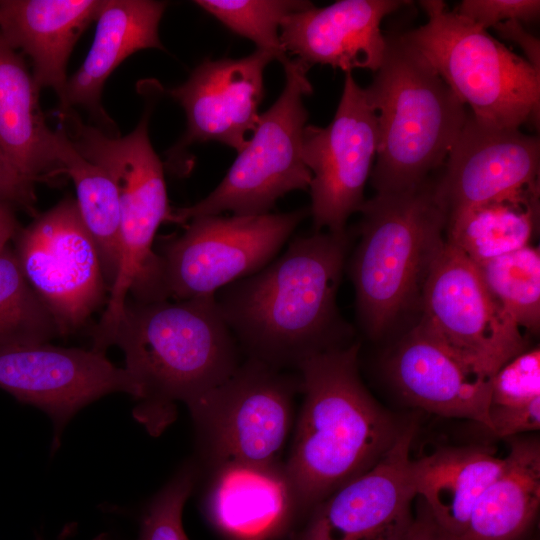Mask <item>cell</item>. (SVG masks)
I'll list each match as a JSON object with an SVG mask.
<instances>
[{
	"mask_svg": "<svg viewBox=\"0 0 540 540\" xmlns=\"http://www.w3.org/2000/svg\"><path fill=\"white\" fill-rule=\"evenodd\" d=\"M14 253L60 336L81 329L108 299L100 257L76 200L66 196L20 228Z\"/></svg>",
	"mask_w": 540,
	"mask_h": 540,
	"instance_id": "11",
	"label": "cell"
},
{
	"mask_svg": "<svg viewBox=\"0 0 540 540\" xmlns=\"http://www.w3.org/2000/svg\"><path fill=\"white\" fill-rule=\"evenodd\" d=\"M441 168L436 193L448 222L482 203L538 185L540 140L518 128L485 124L467 110Z\"/></svg>",
	"mask_w": 540,
	"mask_h": 540,
	"instance_id": "16",
	"label": "cell"
},
{
	"mask_svg": "<svg viewBox=\"0 0 540 540\" xmlns=\"http://www.w3.org/2000/svg\"><path fill=\"white\" fill-rule=\"evenodd\" d=\"M501 472L485 488L459 540H520L540 505L538 438H509Z\"/></svg>",
	"mask_w": 540,
	"mask_h": 540,
	"instance_id": "25",
	"label": "cell"
},
{
	"mask_svg": "<svg viewBox=\"0 0 540 540\" xmlns=\"http://www.w3.org/2000/svg\"><path fill=\"white\" fill-rule=\"evenodd\" d=\"M388 371L399 392L414 405L440 416L474 421L491 431L488 407L493 376L419 324L395 347Z\"/></svg>",
	"mask_w": 540,
	"mask_h": 540,
	"instance_id": "19",
	"label": "cell"
},
{
	"mask_svg": "<svg viewBox=\"0 0 540 540\" xmlns=\"http://www.w3.org/2000/svg\"><path fill=\"white\" fill-rule=\"evenodd\" d=\"M71 529L72 528L70 526H68V528L66 527L61 533L59 540H64L65 538H67L70 535Z\"/></svg>",
	"mask_w": 540,
	"mask_h": 540,
	"instance_id": "38",
	"label": "cell"
},
{
	"mask_svg": "<svg viewBox=\"0 0 540 540\" xmlns=\"http://www.w3.org/2000/svg\"><path fill=\"white\" fill-rule=\"evenodd\" d=\"M303 208L278 214L188 221L184 232L163 241L128 297L141 301L186 300L215 295L275 259L301 221Z\"/></svg>",
	"mask_w": 540,
	"mask_h": 540,
	"instance_id": "7",
	"label": "cell"
},
{
	"mask_svg": "<svg viewBox=\"0 0 540 540\" xmlns=\"http://www.w3.org/2000/svg\"><path fill=\"white\" fill-rule=\"evenodd\" d=\"M58 159L76 191L81 220L93 239L110 291L120 264L121 207L117 187L98 165L84 158L65 132L55 130Z\"/></svg>",
	"mask_w": 540,
	"mask_h": 540,
	"instance_id": "27",
	"label": "cell"
},
{
	"mask_svg": "<svg viewBox=\"0 0 540 540\" xmlns=\"http://www.w3.org/2000/svg\"><path fill=\"white\" fill-rule=\"evenodd\" d=\"M497 304L522 330L536 333L540 324V253L533 246L476 265Z\"/></svg>",
	"mask_w": 540,
	"mask_h": 540,
	"instance_id": "29",
	"label": "cell"
},
{
	"mask_svg": "<svg viewBox=\"0 0 540 540\" xmlns=\"http://www.w3.org/2000/svg\"><path fill=\"white\" fill-rule=\"evenodd\" d=\"M420 3L427 22L402 35L471 114L500 128L538 126L540 72L443 1Z\"/></svg>",
	"mask_w": 540,
	"mask_h": 540,
	"instance_id": "6",
	"label": "cell"
},
{
	"mask_svg": "<svg viewBox=\"0 0 540 540\" xmlns=\"http://www.w3.org/2000/svg\"><path fill=\"white\" fill-rule=\"evenodd\" d=\"M167 3L153 0H103L91 48L68 79L58 109L82 107L102 131L119 135L101 104L103 86L127 57L143 49L164 50L159 24Z\"/></svg>",
	"mask_w": 540,
	"mask_h": 540,
	"instance_id": "21",
	"label": "cell"
},
{
	"mask_svg": "<svg viewBox=\"0 0 540 540\" xmlns=\"http://www.w3.org/2000/svg\"><path fill=\"white\" fill-rule=\"evenodd\" d=\"M194 3L230 30L246 37L257 49L270 53L283 66L291 58L279 35L284 18L314 6L309 1L286 0H196Z\"/></svg>",
	"mask_w": 540,
	"mask_h": 540,
	"instance_id": "31",
	"label": "cell"
},
{
	"mask_svg": "<svg viewBox=\"0 0 540 540\" xmlns=\"http://www.w3.org/2000/svg\"><path fill=\"white\" fill-rule=\"evenodd\" d=\"M402 0H340L323 8L312 6L284 18L280 40L288 53L306 66L330 65L345 72H376L386 51L380 25L408 5Z\"/></svg>",
	"mask_w": 540,
	"mask_h": 540,
	"instance_id": "20",
	"label": "cell"
},
{
	"mask_svg": "<svg viewBox=\"0 0 540 540\" xmlns=\"http://www.w3.org/2000/svg\"><path fill=\"white\" fill-rule=\"evenodd\" d=\"M359 349V343L328 349L297 368L304 400L284 465L302 522L378 462L402 429L364 386Z\"/></svg>",
	"mask_w": 540,
	"mask_h": 540,
	"instance_id": "3",
	"label": "cell"
},
{
	"mask_svg": "<svg viewBox=\"0 0 540 540\" xmlns=\"http://www.w3.org/2000/svg\"><path fill=\"white\" fill-rule=\"evenodd\" d=\"M402 540H453L433 521L426 509L421 512Z\"/></svg>",
	"mask_w": 540,
	"mask_h": 540,
	"instance_id": "36",
	"label": "cell"
},
{
	"mask_svg": "<svg viewBox=\"0 0 540 540\" xmlns=\"http://www.w3.org/2000/svg\"><path fill=\"white\" fill-rule=\"evenodd\" d=\"M12 205L0 202V251L8 246L21 228Z\"/></svg>",
	"mask_w": 540,
	"mask_h": 540,
	"instance_id": "37",
	"label": "cell"
},
{
	"mask_svg": "<svg viewBox=\"0 0 540 540\" xmlns=\"http://www.w3.org/2000/svg\"><path fill=\"white\" fill-rule=\"evenodd\" d=\"M491 431L501 438L540 428V350L523 351L492 377Z\"/></svg>",
	"mask_w": 540,
	"mask_h": 540,
	"instance_id": "28",
	"label": "cell"
},
{
	"mask_svg": "<svg viewBox=\"0 0 540 540\" xmlns=\"http://www.w3.org/2000/svg\"><path fill=\"white\" fill-rule=\"evenodd\" d=\"M286 82L275 103L262 115L256 129L220 184L199 202L172 209L173 223L193 218L270 213L276 201L294 190L309 188L312 174L302 158V136L308 118L303 97L312 93L309 69L298 59L283 66Z\"/></svg>",
	"mask_w": 540,
	"mask_h": 540,
	"instance_id": "9",
	"label": "cell"
},
{
	"mask_svg": "<svg viewBox=\"0 0 540 540\" xmlns=\"http://www.w3.org/2000/svg\"><path fill=\"white\" fill-rule=\"evenodd\" d=\"M378 148V117L365 89L346 72L336 113L326 127L306 125L302 158L312 174L309 209L316 231L341 232L364 203Z\"/></svg>",
	"mask_w": 540,
	"mask_h": 540,
	"instance_id": "13",
	"label": "cell"
},
{
	"mask_svg": "<svg viewBox=\"0 0 540 540\" xmlns=\"http://www.w3.org/2000/svg\"><path fill=\"white\" fill-rule=\"evenodd\" d=\"M103 0H0V35L27 55L38 88L63 99L67 64L79 37L96 21Z\"/></svg>",
	"mask_w": 540,
	"mask_h": 540,
	"instance_id": "22",
	"label": "cell"
},
{
	"mask_svg": "<svg viewBox=\"0 0 540 540\" xmlns=\"http://www.w3.org/2000/svg\"><path fill=\"white\" fill-rule=\"evenodd\" d=\"M414 434L403 427L378 462L319 503L287 540H402L414 522Z\"/></svg>",
	"mask_w": 540,
	"mask_h": 540,
	"instance_id": "14",
	"label": "cell"
},
{
	"mask_svg": "<svg viewBox=\"0 0 540 540\" xmlns=\"http://www.w3.org/2000/svg\"><path fill=\"white\" fill-rule=\"evenodd\" d=\"M0 388L51 418L53 448L83 407L114 392L135 395L124 367L115 366L105 352L50 342L0 346Z\"/></svg>",
	"mask_w": 540,
	"mask_h": 540,
	"instance_id": "15",
	"label": "cell"
},
{
	"mask_svg": "<svg viewBox=\"0 0 540 540\" xmlns=\"http://www.w3.org/2000/svg\"><path fill=\"white\" fill-rule=\"evenodd\" d=\"M0 202L25 210L36 216L35 184L15 168L0 147Z\"/></svg>",
	"mask_w": 540,
	"mask_h": 540,
	"instance_id": "34",
	"label": "cell"
},
{
	"mask_svg": "<svg viewBox=\"0 0 540 540\" xmlns=\"http://www.w3.org/2000/svg\"><path fill=\"white\" fill-rule=\"evenodd\" d=\"M460 16L487 30L508 20L534 22L540 15L538 0H464L456 10Z\"/></svg>",
	"mask_w": 540,
	"mask_h": 540,
	"instance_id": "33",
	"label": "cell"
},
{
	"mask_svg": "<svg viewBox=\"0 0 540 540\" xmlns=\"http://www.w3.org/2000/svg\"><path fill=\"white\" fill-rule=\"evenodd\" d=\"M539 221V184L473 207L446 224L445 239L473 263L530 245Z\"/></svg>",
	"mask_w": 540,
	"mask_h": 540,
	"instance_id": "26",
	"label": "cell"
},
{
	"mask_svg": "<svg viewBox=\"0 0 540 540\" xmlns=\"http://www.w3.org/2000/svg\"><path fill=\"white\" fill-rule=\"evenodd\" d=\"M419 302L418 324L491 376L525 351L522 330L493 299L476 264L446 239Z\"/></svg>",
	"mask_w": 540,
	"mask_h": 540,
	"instance_id": "12",
	"label": "cell"
},
{
	"mask_svg": "<svg viewBox=\"0 0 540 540\" xmlns=\"http://www.w3.org/2000/svg\"><path fill=\"white\" fill-rule=\"evenodd\" d=\"M195 481L196 470L187 464L152 498L142 514L138 540H189L182 515Z\"/></svg>",
	"mask_w": 540,
	"mask_h": 540,
	"instance_id": "32",
	"label": "cell"
},
{
	"mask_svg": "<svg viewBox=\"0 0 540 540\" xmlns=\"http://www.w3.org/2000/svg\"><path fill=\"white\" fill-rule=\"evenodd\" d=\"M298 391L299 377L256 359L241 362L231 376L189 408L211 467L280 462Z\"/></svg>",
	"mask_w": 540,
	"mask_h": 540,
	"instance_id": "10",
	"label": "cell"
},
{
	"mask_svg": "<svg viewBox=\"0 0 540 540\" xmlns=\"http://www.w3.org/2000/svg\"><path fill=\"white\" fill-rule=\"evenodd\" d=\"M117 346L135 386L133 417L159 436L177 417L223 383L241 364V349L215 295L186 300L127 297L98 351Z\"/></svg>",
	"mask_w": 540,
	"mask_h": 540,
	"instance_id": "2",
	"label": "cell"
},
{
	"mask_svg": "<svg viewBox=\"0 0 540 540\" xmlns=\"http://www.w3.org/2000/svg\"><path fill=\"white\" fill-rule=\"evenodd\" d=\"M212 468L202 506L223 540H287L302 523L284 463Z\"/></svg>",
	"mask_w": 540,
	"mask_h": 540,
	"instance_id": "18",
	"label": "cell"
},
{
	"mask_svg": "<svg viewBox=\"0 0 540 540\" xmlns=\"http://www.w3.org/2000/svg\"><path fill=\"white\" fill-rule=\"evenodd\" d=\"M358 212L360 241L350 276L362 327L377 338L420 300L445 243L447 215L431 178L408 190L377 193Z\"/></svg>",
	"mask_w": 540,
	"mask_h": 540,
	"instance_id": "5",
	"label": "cell"
},
{
	"mask_svg": "<svg viewBox=\"0 0 540 540\" xmlns=\"http://www.w3.org/2000/svg\"><path fill=\"white\" fill-rule=\"evenodd\" d=\"M56 321L28 284L9 246L0 251V346L49 343Z\"/></svg>",
	"mask_w": 540,
	"mask_h": 540,
	"instance_id": "30",
	"label": "cell"
},
{
	"mask_svg": "<svg viewBox=\"0 0 540 540\" xmlns=\"http://www.w3.org/2000/svg\"><path fill=\"white\" fill-rule=\"evenodd\" d=\"M504 39L517 44L525 54V60L540 72V42L518 20H508L493 27Z\"/></svg>",
	"mask_w": 540,
	"mask_h": 540,
	"instance_id": "35",
	"label": "cell"
},
{
	"mask_svg": "<svg viewBox=\"0 0 540 540\" xmlns=\"http://www.w3.org/2000/svg\"><path fill=\"white\" fill-rule=\"evenodd\" d=\"M272 60L260 49L240 59L205 60L183 84L168 90L187 118L175 150L217 141L240 152L258 124L264 70Z\"/></svg>",
	"mask_w": 540,
	"mask_h": 540,
	"instance_id": "17",
	"label": "cell"
},
{
	"mask_svg": "<svg viewBox=\"0 0 540 540\" xmlns=\"http://www.w3.org/2000/svg\"><path fill=\"white\" fill-rule=\"evenodd\" d=\"M385 36L382 64L364 88L378 112V148L370 174L377 193L408 190L431 178L443 166L467 114L402 32Z\"/></svg>",
	"mask_w": 540,
	"mask_h": 540,
	"instance_id": "4",
	"label": "cell"
},
{
	"mask_svg": "<svg viewBox=\"0 0 540 540\" xmlns=\"http://www.w3.org/2000/svg\"><path fill=\"white\" fill-rule=\"evenodd\" d=\"M504 463L505 458L487 446L445 447L412 459L411 478L433 521L459 540L477 500Z\"/></svg>",
	"mask_w": 540,
	"mask_h": 540,
	"instance_id": "24",
	"label": "cell"
},
{
	"mask_svg": "<svg viewBox=\"0 0 540 540\" xmlns=\"http://www.w3.org/2000/svg\"><path fill=\"white\" fill-rule=\"evenodd\" d=\"M55 116L74 148L107 172L119 194L120 264L105 310L91 329L92 340L99 342L114 326L132 285L151 262L159 226L171 222L164 166L149 139L150 109L124 137L83 123L74 109H58Z\"/></svg>",
	"mask_w": 540,
	"mask_h": 540,
	"instance_id": "8",
	"label": "cell"
},
{
	"mask_svg": "<svg viewBox=\"0 0 540 540\" xmlns=\"http://www.w3.org/2000/svg\"><path fill=\"white\" fill-rule=\"evenodd\" d=\"M349 244L346 229L297 237L264 268L215 293L247 358L284 370L347 345L336 296Z\"/></svg>",
	"mask_w": 540,
	"mask_h": 540,
	"instance_id": "1",
	"label": "cell"
},
{
	"mask_svg": "<svg viewBox=\"0 0 540 540\" xmlns=\"http://www.w3.org/2000/svg\"><path fill=\"white\" fill-rule=\"evenodd\" d=\"M40 91L22 53L0 35V147L27 180L53 185L65 174Z\"/></svg>",
	"mask_w": 540,
	"mask_h": 540,
	"instance_id": "23",
	"label": "cell"
}]
</instances>
